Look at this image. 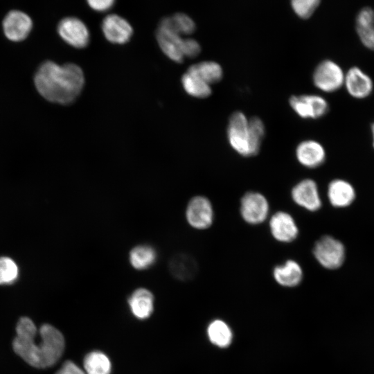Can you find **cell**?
Here are the masks:
<instances>
[{
    "label": "cell",
    "instance_id": "5b68a950",
    "mask_svg": "<svg viewBox=\"0 0 374 374\" xmlns=\"http://www.w3.org/2000/svg\"><path fill=\"white\" fill-rule=\"evenodd\" d=\"M269 203L260 192L250 190L240 198L239 212L242 220L250 225H259L269 219Z\"/></svg>",
    "mask_w": 374,
    "mask_h": 374
},
{
    "label": "cell",
    "instance_id": "f546056e",
    "mask_svg": "<svg viewBox=\"0 0 374 374\" xmlns=\"http://www.w3.org/2000/svg\"><path fill=\"white\" fill-rule=\"evenodd\" d=\"M201 51L199 44L194 39L184 38V55L185 58H193L197 57Z\"/></svg>",
    "mask_w": 374,
    "mask_h": 374
},
{
    "label": "cell",
    "instance_id": "1f68e13d",
    "mask_svg": "<svg viewBox=\"0 0 374 374\" xmlns=\"http://www.w3.org/2000/svg\"><path fill=\"white\" fill-rule=\"evenodd\" d=\"M56 374H86V373L71 361L65 362Z\"/></svg>",
    "mask_w": 374,
    "mask_h": 374
},
{
    "label": "cell",
    "instance_id": "7a4b0ae2",
    "mask_svg": "<svg viewBox=\"0 0 374 374\" xmlns=\"http://www.w3.org/2000/svg\"><path fill=\"white\" fill-rule=\"evenodd\" d=\"M39 94L47 100L61 105L73 103L84 84L82 70L73 63L59 65L52 61L44 62L34 78Z\"/></svg>",
    "mask_w": 374,
    "mask_h": 374
},
{
    "label": "cell",
    "instance_id": "4fadbf2b",
    "mask_svg": "<svg viewBox=\"0 0 374 374\" xmlns=\"http://www.w3.org/2000/svg\"><path fill=\"white\" fill-rule=\"evenodd\" d=\"M156 39L160 48L168 58L177 63L184 61V38L181 35L159 24L156 31Z\"/></svg>",
    "mask_w": 374,
    "mask_h": 374
},
{
    "label": "cell",
    "instance_id": "8992f818",
    "mask_svg": "<svg viewBox=\"0 0 374 374\" xmlns=\"http://www.w3.org/2000/svg\"><path fill=\"white\" fill-rule=\"evenodd\" d=\"M345 73L335 62L325 60L319 63L312 73L314 85L319 90L332 93L339 89L344 83Z\"/></svg>",
    "mask_w": 374,
    "mask_h": 374
},
{
    "label": "cell",
    "instance_id": "d6a6232c",
    "mask_svg": "<svg viewBox=\"0 0 374 374\" xmlns=\"http://www.w3.org/2000/svg\"><path fill=\"white\" fill-rule=\"evenodd\" d=\"M371 133L373 136V146L374 148V123L371 125Z\"/></svg>",
    "mask_w": 374,
    "mask_h": 374
},
{
    "label": "cell",
    "instance_id": "d6986e66",
    "mask_svg": "<svg viewBox=\"0 0 374 374\" xmlns=\"http://www.w3.org/2000/svg\"><path fill=\"white\" fill-rule=\"evenodd\" d=\"M327 195L329 202L332 206L344 208L353 202L355 198V191L348 181L335 179L329 183Z\"/></svg>",
    "mask_w": 374,
    "mask_h": 374
},
{
    "label": "cell",
    "instance_id": "44dd1931",
    "mask_svg": "<svg viewBox=\"0 0 374 374\" xmlns=\"http://www.w3.org/2000/svg\"><path fill=\"white\" fill-rule=\"evenodd\" d=\"M355 28L363 45L374 51V8L366 7L359 12Z\"/></svg>",
    "mask_w": 374,
    "mask_h": 374
},
{
    "label": "cell",
    "instance_id": "ba28073f",
    "mask_svg": "<svg viewBox=\"0 0 374 374\" xmlns=\"http://www.w3.org/2000/svg\"><path fill=\"white\" fill-rule=\"evenodd\" d=\"M289 104L292 109L303 119H318L329 109L328 101L319 95L303 94L291 96Z\"/></svg>",
    "mask_w": 374,
    "mask_h": 374
},
{
    "label": "cell",
    "instance_id": "9c48e42d",
    "mask_svg": "<svg viewBox=\"0 0 374 374\" xmlns=\"http://www.w3.org/2000/svg\"><path fill=\"white\" fill-rule=\"evenodd\" d=\"M290 197L296 206L308 212H317L322 206L317 184L310 178L295 184L290 190Z\"/></svg>",
    "mask_w": 374,
    "mask_h": 374
},
{
    "label": "cell",
    "instance_id": "e0dca14e",
    "mask_svg": "<svg viewBox=\"0 0 374 374\" xmlns=\"http://www.w3.org/2000/svg\"><path fill=\"white\" fill-rule=\"evenodd\" d=\"M348 93L353 98H367L373 91L371 78L357 66H353L345 73L344 83Z\"/></svg>",
    "mask_w": 374,
    "mask_h": 374
},
{
    "label": "cell",
    "instance_id": "cb8c5ba5",
    "mask_svg": "<svg viewBox=\"0 0 374 374\" xmlns=\"http://www.w3.org/2000/svg\"><path fill=\"white\" fill-rule=\"evenodd\" d=\"M188 70L197 75L210 85L220 82L224 75L222 66L214 61H203L195 64Z\"/></svg>",
    "mask_w": 374,
    "mask_h": 374
},
{
    "label": "cell",
    "instance_id": "2e32d148",
    "mask_svg": "<svg viewBox=\"0 0 374 374\" xmlns=\"http://www.w3.org/2000/svg\"><path fill=\"white\" fill-rule=\"evenodd\" d=\"M272 277L280 286L293 288L303 280L304 272L301 264L294 259H287L273 267Z\"/></svg>",
    "mask_w": 374,
    "mask_h": 374
},
{
    "label": "cell",
    "instance_id": "9a60e30c",
    "mask_svg": "<svg viewBox=\"0 0 374 374\" xmlns=\"http://www.w3.org/2000/svg\"><path fill=\"white\" fill-rule=\"evenodd\" d=\"M295 156L298 162L308 169L321 166L326 159L323 146L319 142L312 139L300 142L296 148Z\"/></svg>",
    "mask_w": 374,
    "mask_h": 374
},
{
    "label": "cell",
    "instance_id": "8fae6325",
    "mask_svg": "<svg viewBox=\"0 0 374 374\" xmlns=\"http://www.w3.org/2000/svg\"><path fill=\"white\" fill-rule=\"evenodd\" d=\"M33 28V21L26 12L13 9L8 11L2 20V30L10 41L19 42L29 35Z\"/></svg>",
    "mask_w": 374,
    "mask_h": 374
},
{
    "label": "cell",
    "instance_id": "6da1fadb",
    "mask_svg": "<svg viewBox=\"0 0 374 374\" xmlns=\"http://www.w3.org/2000/svg\"><path fill=\"white\" fill-rule=\"evenodd\" d=\"M16 332L12 341L14 351L33 367H50L59 360L63 353L64 337L50 324L40 327V341L37 344L35 341L37 329L30 319L21 317L17 324Z\"/></svg>",
    "mask_w": 374,
    "mask_h": 374
},
{
    "label": "cell",
    "instance_id": "52a82bcc",
    "mask_svg": "<svg viewBox=\"0 0 374 374\" xmlns=\"http://www.w3.org/2000/svg\"><path fill=\"white\" fill-rule=\"evenodd\" d=\"M186 220L188 224L197 230H205L211 226L215 213L211 200L203 195L193 197L186 208Z\"/></svg>",
    "mask_w": 374,
    "mask_h": 374
},
{
    "label": "cell",
    "instance_id": "d4e9b609",
    "mask_svg": "<svg viewBox=\"0 0 374 374\" xmlns=\"http://www.w3.org/2000/svg\"><path fill=\"white\" fill-rule=\"evenodd\" d=\"M207 334L210 341L220 348L229 346L233 339L230 327L221 319H215L210 323L207 328Z\"/></svg>",
    "mask_w": 374,
    "mask_h": 374
},
{
    "label": "cell",
    "instance_id": "f1b7e54d",
    "mask_svg": "<svg viewBox=\"0 0 374 374\" xmlns=\"http://www.w3.org/2000/svg\"><path fill=\"white\" fill-rule=\"evenodd\" d=\"M321 0H291L292 8L295 14L301 19L312 16Z\"/></svg>",
    "mask_w": 374,
    "mask_h": 374
},
{
    "label": "cell",
    "instance_id": "4dcf8cb0",
    "mask_svg": "<svg viewBox=\"0 0 374 374\" xmlns=\"http://www.w3.org/2000/svg\"><path fill=\"white\" fill-rule=\"evenodd\" d=\"M115 0H87L89 6L95 11L105 12L109 10Z\"/></svg>",
    "mask_w": 374,
    "mask_h": 374
},
{
    "label": "cell",
    "instance_id": "7402d4cb",
    "mask_svg": "<svg viewBox=\"0 0 374 374\" xmlns=\"http://www.w3.org/2000/svg\"><path fill=\"white\" fill-rule=\"evenodd\" d=\"M157 252L154 247L147 244H141L132 247L128 259L131 266L139 271L145 270L154 265Z\"/></svg>",
    "mask_w": 374,
    "mask_h": 374
},
{
    "label": "cell",
    "instance_id": "ffe728a7",
    "mask_svg": "<svg viewBox=\"0 0 374 374\" xmlns=\"http://www.w3.org/2000/svg\"><path fill=\"white\" fill-rule=\"evenodd\" d=\"M154 301L153 294L145 287L134 290L128 298V305L132 314L139 319L150 317L154 310Z\"/></svg>",
    "mask_w": 374,
    "mask_h": 374
},
{
    "label": "cell",
    "instance_id": "4316f807",
    "mask_svg": "<svg viewBox=\"0 0 374 374\" xmlns=\"http://www.w3.org/2000/svg\"><path fill=\"white\" fill-rule=\"evenodd\" d=\"M86 374H110L111 362L108 357L100 351H92L84 359Z\"/></svg>",
    "mask_w": 374,
    "mask_h": 374
},
{
    "label": "cell",
    "instance_id": "603a6c76",
    "mask_svg": "<svg viewBox=\"0 0 374 374\" xmlns=\"http://www.w3.org/2000/svg\"><path fill=\"white\" fill-rule=\"evenodd\" d=\"M181 83L185 91L193 97L205 98L211 94V85L189 70L182 75Z\"/></svg>",
    "mask_w": 374,
    "mask_h": 374
},
{
    "label": "cell",
    "instance_id": "ac0fdd59",
    "mask_svg": "<svg viewBox=\"0 0 374 374\" xmlns=\"http://www.w3.org/2000/svg\"><path fill=\"white\" fill-rule=\"evenodd\" d=\"M168 267L173 278L184 282L193 280L199 270L196 260L186 253L174 254L168 261Z\"/></svg>",
    "mask_w": 374,
    "mask_h": 374
},
{
    "label": "cell",
    "instance_id": "5bb4252c",
    "mask_svg": "<svg viewBox=\"0 0 374 374\" xmlns=\"http://www.w3.org/2000/svg\"><path fill=\"white\" fill-rule=\"evenodd\" d=\"M101 28L105 37L111 43L123 44L132 37L133 28L123 17L111 14L103 20Z\"/></svg>",
    "mask_w": 374,
    "mask_h": 374
},
{
    "label": "cell",
    "instance_id": "7c38bea8",
    "mask_svg": "<svg viewBox=\"0 0 374 374\" xmlns=\"http://www.w3.org/2000/svg\"><path fill=\"white\" fill-rule=\"evenodd\" d=\"M57 31L63 41L74 48H83L89 43V29L78 17L62 18L57 24Z\"/></svg>",
    "mask_w": 374,
    "mask_h": 374
},
{
    "label": "cell",
    "instance_id": "484cf974",
    "mask_svg": "<svg viewBox=\"0 0 374 374\" xmlns=\"http://www.w3.org/2000/svg\"><path fill=\"white\" fill-rule=\"evenodd\" d=\"M159 24L181 36L190 35L195 30L194 21L188 15L181 12L175 13L172 16L162 19Z\"/></svg>",
    "mask_w": 374,
    "mask_h": 374
},
{
    "label": "cell",
    "instance_id": "83f0119b",
    "mask_svg": "<svg viewBox=\"0 0 374 374\" xmlns=\"http://www.w3.org/2000/svg\"><path fill=\"white\" fill-rule=\"evenodd\" d=\"M18 267L10 258H0V284H8L16 280Z\"/></svg>",
    "mask_w": 374,
    "mask_h": 374
},
{
    "label": "cell",
    "instance_id": "30bf717a",
    "mask_svg": "<svg viewBox=\"0 0 374 374\" xmlns=\"http://www.w3.org/2000/svg\"><path fill=\"white\" fill-rule=\"evenodd\" d=\"M269 230L277 242L288 244L295 241L299 235V228L294 217L289 212L278 211L268 219Z\"/></svg>",
    "mask_w": 374,
    "mask_h": 374
},
{
    "label": "cell",
    "instance_id": "277c9868",
    "mask_svg": "<svg viewBox=\"0 0 374 374\" xmlns=\"http://www.w3.org/2000/svg\"><path fill=\"white\" fill-rule=\"evenodd\" d=\"M312 255L317 262L327 269H337L345 260V247L343 243L334 237L325 235L314 242Z\"/></svg>",
    "mask_w": 374,
    "mask_h": 374
},
{
    "label": "cell",
    "instance_id": "3957f363",
    "mask_svg": "<svg viewBox=\"0 0 374 374\" xmlns=\"http://www.w3.org/2000/svg\"><path fill=\"white\" fill-rule=\"evenodd\" d=\"M227 140L231 148L244 157L256 156L265 134V124L251 120L240 111L233 112L227 125Z\"/></svg>",
    "mask_w": 374,
    "mask_h": 374
}]
</instances>
